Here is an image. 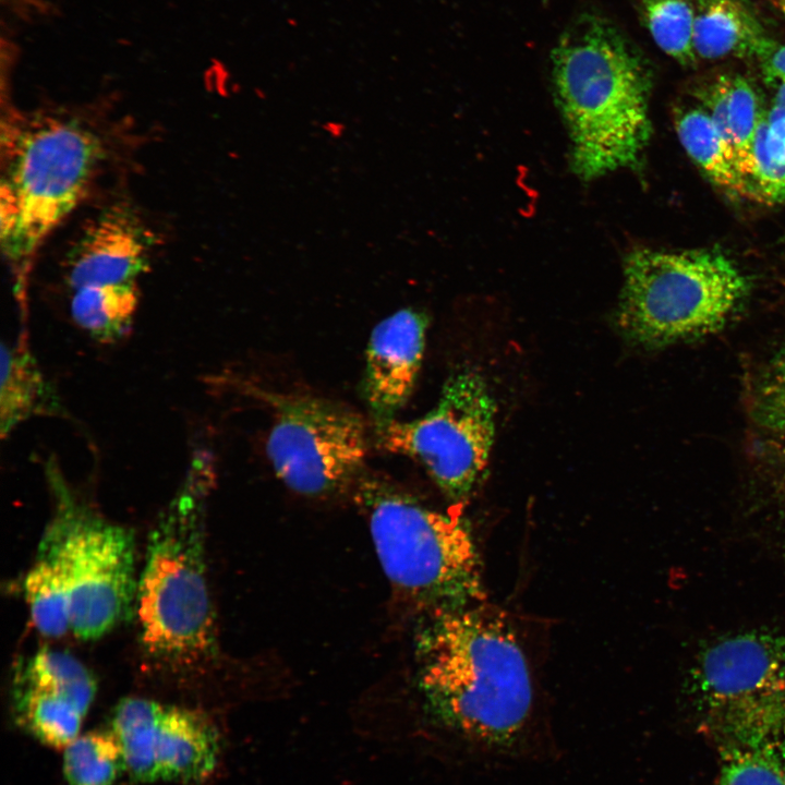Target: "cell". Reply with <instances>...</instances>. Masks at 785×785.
<instances>
[{"label": "cell", "mask_w": 785, "mask_h": 785, "mask_svg": "<svg viewBox=\"0 0 785 785\" xmlns=\"http://www.w3.org/2000/svg\"><path fill=\"white\" fill-rule=\"evenodd\" d=\"M414 637L423 708L480 759L532 750L535 693L510 621L484 602L424 614Z\"/></svg>", "instance_id": "6da1fadb"}, {"label": "cell", "mask_w": 785, "mask_h": 785, "mask_svg": "<svg viewBox=\"0 0 785 785\" xmlns=\"http://www.w3.org/2000/svg\"><path fill=\"white\" fill-rule=\"evenodd\" d=\"M552 78L570 140V166L583 181L636 169L650 141L651 77L609 21L583 14L552 53Z\"/></svg>", "instance_id": "7a4b0ae2"}, {"label": "cell", "mask_w": 785, "mask_h": 785, "mask_svg": "<svg viewBox=\"0 0 785 785\" xmlns=\"http://www.w3.org/2000/svg\"><path fill=\"white\" fill-rule=\"evenodd\" d=\"M215 480L209 452H194L184 482L153 529L138 578L136 611L146 653L192 667L216 648L204 557V506Z\"/></svg>", "instance_id": "3957f363"}, {"label": "cell", "mask_w": 785, "mask_h": 785, "mask_svg": "<svg viewBox=\"0 0 785 785\" xmlns=\"http://www.w3.org/2000/svg\"><path fill=\"white\" fill-rule=\"evenodd\" d=\"M0 238L15 264L20 316L27 321V259L86 195L104 158L99 135L82 121L34 113L2 130Z\"/></svg>", "instance_id": "277c9868"}, {"label": "cell", "mask_w": 785, "mask_h": 785, "mask_svg": "<svg viewBox=\"0 0 785 785\" xmlns=\"http://www.w3.org/2000/svg\"><path fill=\"white\" fill-rule=\"evenodd\" d=\"M352 492L387 579L420 611L484 602L481 559L461 509L440 512L372 476H360Z\"/></svg>", "instance_id": "5b68a950"}, {"label": "cell", "mask_w": 785, "mask_h": 785, "mask_svg": "<svg viewBox=\"0 0 785 785\" xmlns=\"http://www.w3.org/2000/svg\"><path fill=\"white\" fill-rule=\"evenodd\" d=\"M685 688L703 725L726 748L785 757V626L708 639L689 660Z\"/></svg>", "instance_id": "8992f818"}, {"label": "cell", "mask_w": 785, "mask_h": 785, "mask_svg": "<svg viewBox=\"0 0 785 785\" xmlns=\"http://www.w3.org/2000/svg\"><path fill=\"white\" fill-rule=\"evenodd\" d=\"M749 288L715 250L635 249L624 261L616 323L626 339L647 348L699 339L726 325Z\"/></svg>", "instance_id": "52a82bcc"}, {"label": "cell", "mask_w": 785, "mask_h": 785, "mask_svg": "<svg viewBox=\"0 0 785 785\" xmlns=\"http://www.w3.org/2000/svg\"><path fill=\"white\" fill-rule=\"evenodd\" d=\"M63 530L70 589V630L97 639L128 619L136 606L135 542L132 532L78 504L58 461H45Z\"/></svg>", "instance_id": "ba28073f"}, {"label": "cell", "mask_w": 785, "mask_h": 785, "mask_svg": "<svg viewBox=\"0 0 785 785\" xmlns=\"http://www.w3.org/2000/svg\"><path fill=\"white\" fill-rule=\"evenodd\" d=\"M240 385L273 410L266 454L289 488L306 496L353 488L367 452L366 428L358 413L310 395Z\"/></svg>", "instance_id": "9c48e42d"}, {"label": "cell", "mask_w": 785, "mask_h": 785, "mask_svg": "<svg viewBox=\"0 0 785 785\" xmlns=\"http://www.w3.org/2000/svg\"><path fill=\"white\" fill-rule=\"evenodd\" d=\"M495 401L471 370L451 375L435 408L412 421L377 424L378 444L420 462L461 509L487 466L495 436Z\"/></svg>", "instance_id": "30bf717a"}, {"label": "cell", "mask_w": 785, "mask_h": 785, "mask_svg": "<svg viewBox=\"0 0 785 785\" xmlns=\"http://www.w3.org/2000/svg\"><path fill=\"white\" fill-rule=\"evenodd\" d=\"M154 244V233L129 205H110L87 224L69 251L65 282L71 291L137 282L149 268Z\"/></svg>", "instance_id": "8fae6325"}, {"label": "cell", "mask_w": 785, "mask_h": 785, "mask_svg": "<svg viewBox=\"0 0 785 785\" xmlns=\"http://www.w3.org/2000/svg\"><path fill=\"white\" fill-rule=\"evenodd\" d=\"M426 327L425 314L407 307L373 328L363 386L377 424L392 420L412 394L423 361Z\"/></svg>", "instance_id": "7c38bea8"}, {"label": "cell", "mask_w": 785, "mask_h": 785, "mask_svg": "<svg viewBox=\"0 0 785 785\" xmlns=\"http://www.w3.org/2000/svg\"><path fill=\"white\" fill-rule=\"evenodd\" d=\"M776 45L744 0H696L692 34L696 57L761 60Z\"/></svg>", "instance_id": "4fadbf2b"}, {"label": "cell", "mask_w": 785, "mask_h": 785, "mask_svg": "<svg viewBox=\"0 0 785 785\" xmlns=\"http://www.w3.org/2000/svg\"><path fill=\"white\" fill-rule=\"evenodd\" d=\"M156 758L159 778L202 781L216 766L218 734L201 713L164 706L157 733Z\"/></svg>", "instance_id": "5bb4252c"}, {"label": "cell", "mask_w": 785, "mask_h": 785, "mask_svg": "<svg viewBox=\"0 0 785 785\" xmlns=\"http://www.w3.org/2000/svg\"><path fill=\"white\" fill-rule=\"evenodd\" d=\"M59 401L46 381L28 345L20 333L15 343L1 346L0 436L9 437L23 422L37 415L56 414Z\"/></svg>", "instance_id": "9a60e30c"}, {"label": "cell", "mask_w": 785, "mask_h": 785, "mask_svg": "<svg viewBox=\"0 0 785 785\" xmlns=\"http://www.w3.org/2000/svg\"><path fill=\"white\" fill-rule=\"evenodd\" d=\"M24 593L32 620L41 635L57 638L70 630V589L63 530L56 516L25 577Z\"/></svg>", "instance_id": "2e32d148"}, {"label": "cell", "mask_w": 785, "mask_h": 785, "mask_svg": "<svg viewBox=\"0 0 785 785\" xmlns=\"http://www.w3.org/2000/svg\"><path fill=\"white\" fill-rule=\"evenodd\" d=\"M702 98L713 124L729 147L736 167L751 184L753 142L765 114L757 90L742 76L724 74L706 87Z\"/></svg>", "instance_id": "e0dca14e"}, {"label": "cell", "mask_w": 785, "mask_h": 785, "mask_svg": "<svg viewBox=\"0 0 785 785\" xmlns=\"http://www.w3.org/2000/svg\"><path fill=\"white\" fill-rule=\"evenodd\" d=\"M675 129L684 149L713 183L734 197L754 198L750 182L736 167L706 110H680Z\"/></svg>", "instance_id": "ac0fdd59"}, {"label": "cell", "mask_w": 785, "mask_h": 785, "mask_svg": "<svg viewBox=\"0 0 785 785\" xmlns=\"http://www.w3.org/2000/svg\"><path fill=\"white\" fill-rule=\"evenodd\" d=\"M137 282L89 286L72 291L73 322L101 343L120 341L131 331L138 306Z\"/></svg>", "instance_id": "d6986e66"}, {"label": "cell", "mask_w": 785, "mask_h": 785, "mask_svg": "<svg viewBox=\"0 0 785 785\" xmlns=\"http://www.w3.org/2000/svg\"><path fill=\"white\" fill-rule=\"evenodd\" d=\"M164 706L143 698H128L116 708L112 729L124 759L125 770L136 781L159 778L156 741Z\"/></svg>", "instance_id": "ffe728a7"}, {"label": "cell", "mask_w": 785, "mask_h": 785, "mask_svg": "<svg viewBox=\"0 0 785 785\" xmlns=\"http://www.w3.org/2000/svg\"><path fill=\"white\" fill-rule=\"evenodd\" d=\"M14 701L21 723L40 741L65 748L78 736L84 715L62 696L15 681Z\"/></svg>", "instance_id": "44dd1931"}, {"label": "cell", "mask_w": 785, "mask_h": 785, "mask_svg": "<svg viewBox=\"0 0 785 785\" xmlns=\"http://www.w3.org/2000/svg\"><path fill=\"white\" fill-rule=\"evenodd\" d=\"M15 681L58 693L86 714L96 692L90 672L74 656L62 651L41 649L31 656Z\"/></svg>", "instance_id": "7402d4cb"}, {"label": "cell", "mask_w": 785, "mask_h": 785, "mask_svg": "<svg viewBox=\"0 0 785 785\" xmlns=\"http://www.w3.org/2000/svg\"><path fill=\"white\" fill-rule=\"evenodd\" d=\"M640 20L656 46L684 65L697 57L692 46L696 0H636Z\"/></svg>", "instance_id": "603a6c76"}, {"label": "cell", "mask_w": 785, "mask_h": 785, "mask_svg": "<svg viewBox=\"0 0 785 785\" xmlns=\"http://www.w3.org/2000/svg\"><path fill=\"white\" fill-rule=\"evenodd\" d=\"M122 770L123 753L112 732L77 736L64 748L63 773L69 785H111Z\"/></svg>", "instance_id": "cb8c5ba5"}, {"label": "cell", "mask_w": 785, "mask_h": 785, "mask_svg": "<svg viewBox=\"0 0 785 785\" xmlns=\"http://www.w3.org/2000/svg\"><path fill=\"white\" fill-rule=\"evenodd\" d=\"M720 785H785V757L725 748Z\"/></svg>", "instance_id": "d4e9b609"}, {"label": "cell", "mask_w": 785, "mask_h": 785, "mask_svg": "<svg viewBox=\"0 0 785 785\" xmlns=\"http://www.w3.org/2000/svg\"><path fill=\"white\" fill-rule=\"evenodd\" d=\"M768 443V491L772 515L759 539L785 563V432L772 433Z\"/></svg>", "instance_id": "484cf974"}, {"label": "cell", "mask_w": 785, "mask_h": 785, "mask_svg": "<svg viewBox=\"0 0 785 785\" xmlns=\"http://www.w3.org/2000/svg\"><path fill=\"white\" fill-rule=\"evenodd\" d=\"M753 411L757 421L771 433L785 432V348L763 374Z\"/></svg>", "instance_id": "4316f807"}, {"label": "cell", "mask_w": 785, "mask_h": 785, "mask_svg": "<svg viewBox=\"0 0 785 785\" xmlns=\"http://www.w3.org/2000/svg\"><path fill=\"white\" fill-rule=\"evenodd\" d=\"M776 86L772 107L765 113V145L771 158L785 167V82Z\"/></svg>", "instance_id": "83f0119b"}, {"label": "cell", "mask_w": 785, "mask_h": 785, "mask_svg": "<svg viewBox=\"0 0 785 785\" xmlns=\"http://www.w3.org/2000/svg\"><path fill=\"white\" fill-rule=\"evenodd\" d=\"M762 72L768 83L777 85L785 82V46L776 45L761 60Z\"/></svg>", "instance_id": "f1b7e54d"}, {"label": "cell", "mask_w": 785, "mask_h": 785, "mask_svg": "<svg viewBox=\"0 0 785 785\" xmlns=\"http://www.w3.org/2000/svg\"><path fill=\"white\" fill-rule=\"evenodd\" d=\"M776 7L782 12L784 19H785V0H775Z\"/></svg>", "instance_id": "f546056e"}]
</instances>
